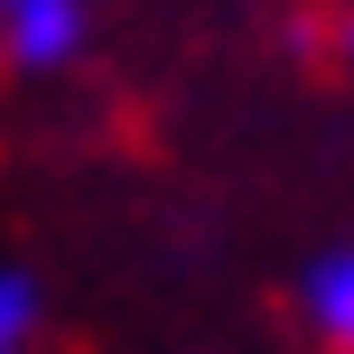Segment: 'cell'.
Here are the masks:
<instances>
[{
	"label": "cell",
	"instance_id": "7a4b0ae2",
	"mask_svg": "<svg viewBox=\"0 0 354 354\" xmlns=\"http://www.w3.org/2000/svg\"><path fill=\"white\" fill-rule=\"evenodd\" d=\"M289 326L308 354H354V243H326L289 280Z\"/></svg>",
	"mask_w": 354,
	"mask_h": 354
},
{
	"label": "cell",
	"instance_id": "6da1fadb",
	"mask_svg": "<svg viewBox=\"0 0 354 354\" xmlns=\"http://www.w3.org/2000/svg\"><path fill=\"white\" fill-rule=\"evenodd\" d=\"M93 47V0H0V66L47 84V75H75Z\"/></svg>",
	"mask_w": 354,
	"mask_h": 354
},
{
	"label": "cell",
	"instance_id": "277c9868",
	"mask_svg": "<svg viewBox=\"0 0 354 354\" xmlns=\"http://www.w3.org/2000/svg\"><path fill=\"white\" fill-rule=\"evenodd\" d=\"M326 56H336V75H354V0L326 19Z\"/></svg>",
	"mask_w": 354,
	"mask_h": 354
},
{
	"label": "cell",
	"instance_id": "3957f363",
	"mask_svg": "<svg viewBox=\"0 0 354 354\" xmlns=\"http://www.w3.org/2000/svg\"><path fill=\"white\" fill-rule=\"evenodd\" d=\"M47 336H56L47 280L28 261H0V354H47Z\"/></svg>",
	"mask_w": 354,
	"mask_h": 354
},
{
	"label": "cell",
	"instance_id": "5b68a950",
	"mask_svg": "<svg viewBox=\"0 0 354 354\" xmlns=\"http://www.w3.org/2000/svg\"><path fill=\"white\" fill-rule=\"evenodd\" d=\"M196 354H261V345H196Z\"/></svg>",
	"mask_w": 354,
	"mask_h": 354
}]
</instances>
